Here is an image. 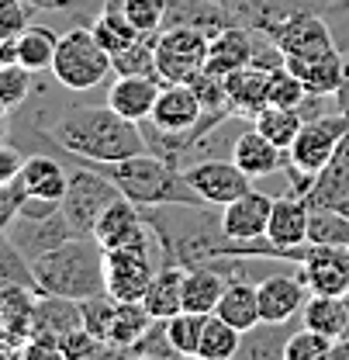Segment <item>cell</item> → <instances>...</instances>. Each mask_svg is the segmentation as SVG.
Wrapping results in <instances>:
<instances>
[{
	"label": "cell",
	"mask_w": 349,
	"mask_h": 360,
	"mask_svg": "<svg viewBox=\"0 0 349 360\" xmlns=\"http://www.w3.org/2000/svg\"><path fill=\"white\" fill-rule=\"evenodd\" d=\"M48 139L84 163H114V160H125V156L149 149L142 125L121 118L107 104H100V108L97 104L66 108L52 122Z\"/></svg>",
	"instance_id": "1"
},
{
	"label": "cell",
	"mask_w": 349,
	"mask_h": 360,
	"mask_svg": "<svg viewBox=\"0 0 349 360\" xmlns=\"http://www.w3.org/2000/svg\"><path fill=\"white\" fill-rule=\"evenodd\" d=\"M100 174L114 180V187L135 201L138 208H152V205H208L201 201V194L187 184L183 170H176L170 160H163L159 153L145 149L114 163H90Z\"/></svg>",
	"instance_id": "2"
},
{
	"label": "cell",
	"mask_w": 349,
	"mask_h": 360,
	"mask_svg": "<svg viewBox=\"0 0 349 360\" xmlns=\"http://www.w3.org/2000/svg\"><path fill=\"white\" fill-rule=\"evenodd\" d=\"M32 274L42 295L87 302L104 291V250L93 236H73L52 253L32 260Z\"/></svg>",
	"instance_id": "3"
},
{
	"label": "cell",
	"mask_w": 349,
	"mask_h": 360,
	"mask_svg": "<svg viewBox=\"0 0 349 360\" xmlns=\"http://www.w3.org/2000/svg\"><path fill=\"white\" fill-rule=\"evenodd\" d=\"M346 132H349V122L339 111L308 118L305 125H301L298 139H294L291 149H287V167H284V174L291 180L294 194L305 198L308 191H311V180L318 177V170L332 160V153L339 149V142H343Z\"/></svg>",
	"instance_id": "4"
},
{
	"label": "cell",
	"mask_w": 349,
	"mask_h": 360,
	"mask_svg": "<svg viewBox=\"0 0 349 360\" xmlns=\"http://www.w3.org/2000/svg\"><path fill=\"white\" fill-rule=\"evenodd\" d=\"M114 73L111 52L93 39L90 25H77L66 35H59V49L52 59V77L66 90H93Z\"/></svg>",
	"instance_id": "5"
},
{
	"label": "cell",
	"mask_w": 349,
	"mask_h": 360,
	"mask_svg": "<svg viewBox=\"0 0 349 360\" xmlns=\"http://www.w3.org/2000/svg\"><path fill=\"white\" fill-rule=\"evenodd\" d=\"M159 264H163L159 243L104 250V291L114 295L118 302H142Z\"/></svg>",
	"instance_id": "6"
},
{
	"label": "cell",
	"mask_w": 349,
	"mask_h": 360,
	"mask_svg": "<svg viewBox=\"0 0 349 360\" xmlns=\"http://www.w3.org/2000/svg\"><path fill=\"white\" fill-rule=\"evenodd\" d=\"M121 198V191L114 187V180L100 174L97 167H80L70 174L66 194H62V215L70 219L77 236H93L97 219Z\"/></svg>",
	"instance_id": "7"
},
{
	"label": "cell",
	"mask_w": 349,
	"mask_h": 360,
	"mask_svg": "<svg viewBox=\"0 0 349 360\" xmlns=\"http://www.w3.org/2000/svg\"><path fill=\"white\" fill-rule=\"evenodd\" d=\"M211 35L190 25H173L156 35V73L163 84H187L208 66Z\"/></svg>",
	"instance_id": "8"
},
{
	"label": "cell",
	"mask_w": 349,
	"mask_h": 360,
	"mask_svg": "<svg viewBox=\"0 0 349 360\" xmlns=\"http://www.w3.org/2000/svg\"><path fill=\"white\" fill-rule=\"evenodd\" d=\"M270 35L277 49L284 52V63L291 59H318V56H329V52H343L336 42V32H332V21L318 11H301V14H291L287 21L273 25Z\"/></svg>",
	"instance_id": "9"
},
{
	"label": "cell",
	"mask_w": 349,
	"mask_h": 360,
	"mask_svg": "<svg viewBox=\"0 0 349 360\" xmlns=\"http://www.w3.org/2000/svg\"><path fill=\"white\" fill-rule=\"evenodd\" d=\"M183 177L201 194V201H208L215 208L232 205L235 198H242L253 187V177L235 160H197V163L183 167Z\"/></svg>",
	"instance_id": "10"
},
{
	"label": "cell",
	"mask_w": 349,
	"mask_h": 360,
	"mask_svg": "<svg viewBox=\"0 0 349 360\" xmlns=\"http://www.w3.org/2000/svg\"><path fill=\"white\" fill-rule=\"evenodd\" d=\"M298 277L305 281L308 295H336L349 291V250L346 246H318L308 243L305 257L298 260Z\"/></svg>",
	"instance_id": "11"
},
{
	"label": "cell",
	"mask_w": 349,
	"mask_h": 360,
	"mask_svg": "<svg viewBox=\"0 0 349 360\" xmlns=\"http://www.w3.org/2000/svg\"><path fill=\"white\" fill-rule=\"evenodd\" d=\"M93 239L100 243V250H121V246H152L156 236L145 222L142 208L129 201L125 194L97 219L93 225Z\"/></svg>",
	"instance_id": "12"
},
{
	"label": "cell",
	"mask_w": 349,
	"mask_h": 360,
	"mask_svg": "<svg viewBox=\"0 0 349 360\" xmlns=\"http://www.w3.org/2000/svg\"><path fill=\"white\" fill-rule=\"evenodd\" d=\"M4 236L28 257V260H39L45 253H52L55 246H62L66 239H73L77 232H73V225L70 219L62 215V208L59 212H52V215H45V219H28V215H14L11 225L4 229Z\"/></svg>",
	"instance_id": "13"
},
{
	"label": "cell",
	"mask_w": 349,
	"mask_h": 360,
	"mask_svg": "<svg viewBox=\"0 0 349 360\" xmlns=\"http://www.w3.org/2000/svg\"><path fill=\"white\" fill-rule=\"evenodd\" d=\"M256 295H260L263 322H291L294 315H301L308 302V288L298 277V270L294 274H284V270L266 274L256 284Z\"/></svg>",
	"instance_id": "14"
},
{
	"label": "cell",
	"mask_w": 349,
	"mask_h": 360,
	"mask_svg": "<svg viewBox=\"0 0 349 360\" xmlns=\"http://www.w3.org/2000/svg\"><path fill=\"white\" fill-rule=\"evenodd\" d=\"M270 212H273V198L256 191V187H249L242 198H235L232 205L221 208V229H225L228 239H239V243L266 239Z\"/></svg>",
	"instance_id": "15"
},
{
	"label": "cell",
	"mask_w": 349,
	"mask_h": 360,
	"mask_svg": "<svg viewBox=\"0 0 349 360\" xmlns=\"http://www.w3.org/2000/svg\"><path fill=\"white\" fill-rule=\"evenodd\" d=\"M204 104L197 97V90L190 84H163L159 97H156V108L149 115V125L159 129V132H183L190 125H197L204 118Z\"/></svg>",
	"instance_id": "16"
},
{
	"label": "cell",
	"mask_w": 349,
	"mask_h": 360,
	"mask_svg": "<svg viewBox=\"0 0 349 360\" xmlns=\"http://www.w3.org/2000/svg\"><path fill=\"white\" fill-rule=\"evenodd\" d=\"M225 94H228L232 118L256 122V115L270 104V70L253 63V66H242V70L228 73L225 77Z\"/></svg>",
	"instance_id": "17"
},
{
	"label": "cell",
	"mask_w": 349,
	"mask_h": 360,
	"mask_svg": "<svg viewBox=\"0 0 349 360\" xmlns=\"http://www.w3.org/2000/svg\"><path fill=\"white\" fill-rule=\"evenodd\" d=\"M305 198L311 208H339V212L349 215V132L343 135L332 160L318 170V177L311 180V191Z\"/></svg>",
	"instance_id": "18"
},
{
	"label": "cell",
	"mask_w": 349,
	"mask_h": 360,
	"mask_svg": "<svg viewBox=\"0 0 349 360\" xmlns=\"http://www.w3.org/2000/svg\"><path fill=\"white\" fill-rule=\"evenodd\" d=\"M308 219H311V205L301 194H284L273 198V212L266 225V239L280 250H298L308 243Z\"/></svg>",
	"instance_id": "19"
},
{
	"label": "cell",
	"mask_w": 349,
	"mask_h": 360,
	"mask_svg": "<svg viewBox=\"0 0 349 360\" xmlns=\"http://www.w3.org/2000/svg\"><path fill=\"white\" fill-rule=\"evenodd\" d=\"M159 90H163L159 77H118L107 87V108H114L121 118L142 125V122H149Z\"/></svg>",
	"instance_id": "20"
},
{
	"label": "cell",
	"mask_w": 349,
	"mask_h": 360,
	"mask_svg": "<svg viewBox=\"0 0 349 360\" xmlns=\"http://www.w3.org/2000/svg\"><path fill=\"white\" fill-rule=\"evenodd\" d=\"M84 326V309L73 298H59V295H42L35 298V312H32V336H42L59 343L66 333Z\"/></svg>",
	"instance_id": "21"
},
{
	"label": "cell",
	"mask_w": 349,
	"mask_h": 360,
	"mask_svg": "<svg viewBox=\"0 0 349 360\" xmlns=\"http://www.w3.org/2000/svg\"><path fill=\"white\" fill-rule=\"evenodd\" d=\"M232 160H235L249 177H270V174H277V170L284 167L287 153H284L280 146H273V142L253 125V129H246L242 135H235V142H232Z\"/></svg>",
	"instance_id": "22"
},
{
	"label": "cell",
	"mask_w": 349,
	"mask_h": 360,
	"mask_svg": "<svg viewBox=\"0 0 349 360\" xmlns=\"http://www.w3.org/2000/svg\"><path fill=\"white\" fill-rule=\"evenodd\" d=\"M218 319H225L228 326H235L239 333H249L256 322H263L260 315V295H256V281H228L225 295H221Z\"/></svg>",
	"instance_id": "23"
},
{
	"label": "cell",
	"mask_w": 349,
	"mask_h": 360,
	"mask_svg": "<svg viewBox=\"0 0 349 360\" xmlns=\"http://www.w3.org/2000/svg\"><path fill=\"white\" fill-rule=\"evenodd\" d=\"M225 277L211 264H197L187 267L183 274V309L187 312H201V315H215L221 295H225Z\"/></svg>",
	"instance_id": "24"
},
{
	"label": "cell",
	"mask_w": 349,
	"mask_h": 360,
	"mask_svg": "<svg viewBox=\"0 0 349 360\" xmlns=\"http://www.w3.org/2000/svg\"><path fill=\"white\" fill-rule=\"evenodd\" d=\"M183 274L187 267H180V264H159L145 298H142V305L149 309L152 319H170V315L183 312Z\"/></svg>",
	"instance_id": "25"
},
{
	"label": "cell",
	"mask_w": 349,
	"mask_h": 360,
	"mask_svg": "<svg viewBox=\"0 0 349 360\" xmlns=\"http://www.w3.org/2000/svg\"><path fill=\"white\" fill-rule=\"evenodd\" d=\"M90 32H93V39L104 45L111 56L121 52V49H129V45L138 39V32H135V25L129 21L121 0H104L100 11H97L93 21H90Z\"/></svg>",
	"instance_id": "26"
},
{
	"label": "cell",
	"mask_w": 349,
	"mask_h": 360,
	"mask_svg": "<svg viewBox=\"0 0 349 360\" xmlns=\"http://www.w3.org/2000/svg\"><path fill=\"white\" fill-rule=\"evenodd\" d=\"M284 66H291L311 94H336L343 84V73H346V52H329L318 59H291Z\"/></svg>",
	"instance_id": "27"
},
{
	"label": "cell",
	"mask_w": 349,
	"mask_h": 360,
	"mask_svg": "<svg viewBox=\"0 0 349 360\" xmlns=\"http://www.w3.org/2000/svg\"><path fill=\"white\" fill-rule=\"evenodd\" d=\"M21 180H25V191L32 198L59 201V205H62V194H66V184H70V177L62 174V167L52 156H28L25 167H21Z\"/></svg>",
	"instance_id": "28"
},
{
	"label": "cell",
	"mask_w": 349,
	"mask_h": 360,
	"mask_svg": "<svg viewBox=\"0 0 349 360\" xmlns=\"http://www.w3.org/2000/svg\"><path fill=\"white\" fill-rule=\"evenodd\" d=\"M55 49H59V35L52 28H42V25H28L18 39H14V56L25 70L32 73H42V70H52V59H55Z\"/></svg>",
	"instance_id": "29"
},
{
	"label": "cell",
	"mask_w": 349,
	"mask_h": 360,
	"mask_svg": "<svg viewBox=\"0 0 349 360\" xmlns=\"http://www.w3.org/2000/svg\"><path fill=\"white\" fill-rule=\"evenodd\" d=\"M152 322H156V319L149 315V309H145L142 302H118L111 333H107V347L118 350V354H125L129 347H135V343L145 336V329H149Z\"/></svg>",
	"instance_id": "30"
},
{
	"label": "cell",
	"mask_w": 349,
	"mask_h": 360,
	"mask_svg": "<svg viewBox=\"0 0 349 360\" xmlns=\"http://www.w3.org/2000/svg\"><path fill=\"white\" fill-rule=\"evenodd\" d=\"M287 340H291L287 322H256L249 333H242L239 357H246V360H284Z\"/></svg>",
	"instance_id": "31"
},
{
	"label": "cell",
	"mask_w": 349,
	"mask_h": 360,
	"mask_svg": "<svg viewBox=\"0 0 349 360\" xmlns=\"http://www.w3.org/2000/svg\"><path fill=\"white\" fill-rule=\"evenodd\" d=\"M343 322H346L343 298H336V295H308L305 309H301V326L315 329V333H325V336H332L339 343Z\"/></svg>",
	"instance_id": "32"
},
{
	"label": "cell",
	"mask_w": 349,
	"mask_h": 360,
	"mask_svg": "<svg viewBox=\"0 0 349 360\" xmlns=\"http://www.w3.org/2000/svg\"><path fill=\"white\" fill-rule=\"evenodd\" d=\"M256 129H260L273 146H280L284 153L291 149V142L298 139L301 132V125H305V118H301V111L298 108H280V104H266L260 115H256V122H253Z\"/></svg>",
	"instance_id": "33"
},
{
	"label": "cell",
	"mask_w": 349,
	"mask_h": 360,
	"mask_svg": "<svg viewBox=\"0 0 349 360\" xmlns=\"http://www.w3.org/2000/svg\"><path fill=\"white\" fill-rule=\"evenodd\" d=\"M239 347H242V333L235 326H228L218 315H208L204 322V333H201V360H232L239 357Z\"/></svg>",
	"instance_id": "34"
},
{
	"label": "cell",
	"mask_w": 349,
	"mask_h": 360,
	"mask_svg": "<svg viewBox=\"0 0 349 360\" xmlns=\"http://www.w3.org/2000/svg\"><path fill=\"white\" fill-rule=\"evenodd\" d=\"M204 322H208V315L187 312V309L170 315V319H163V326H166V340H170V347L176 350V357H197Z\"/></svg>",
	"instance_id": "35"
},
{
	"label": "cell",
	"mask_w": 349,
	"mask_h": 360,
	"mask_svg": "<svg viewBox=\"0 0 349 360\" xmlns=\"http://www.w3.org/2000/svg\"><path fill=\"white\" fill-rule=\"evenodd\" d=\"M118 77H159L156 73V35H138L129 49L111 56Z\"/></svg>",
	"instance_id": "36"
},
{
	"label": "cell",
	"mask_w": 349,
	"mask_h": 360,
	"mask_svg": "<svg viewBox=\"0 0 349 360\" xmlns=\"http://www.w3.org/2000/svg\"><path fill=\"white\" fill-rule=\"evenodd\" d=\"M308 243L318 246H346L349 250V215L339 208H311Z\"/></svg>",
	"instance_id": "37"
},
{
	"label": "cell",
	"mask_w": 349,
	"mask_h": 360,
	"mask_svg": "<svg viewBox=\"0 0 349 360\" xmlns=\"http://www.w3.org/2000/svg\"><path fill=\"white\" fill-rule=\"evenodd\" d=\"M4 288H35V274H32V260L7 239L0 236V291ZM39 291V288H35Z\"/></svg>",
	"instance_id": "38"
},
{
	"label": "cell",
	"mask_w": 349,
	"mask_h": 360,
	"mask_svg": "<svg viewBox=\"0 0 349 360\" xmlns=\"http://www.w3.org/2000/svg\"><path fill=\"white\" fill-rule=\"evenodd\" d=\"M311 94L308 84L291 70V66H273L270 70V104H280V108H301L305 97Z\"/></svg>",
	"instance_id": "39"
},
{
	"label": "cell",
	"mask_w": 349,
	"mask_h": 360,
	"mask_svg": "<svg viewBox=\"0 0 349 360\" xmlns=\"http://www.w3.org/2000/svg\"><path fill=\"white\" fill-rule=\"evenodd\" d=\"M332 350H336V340L332 336L301 326L298 333H291V340L284 347V360H325V357H332Z\"/></svg>",
	"instance_id": "40"
},
{
	"label": "cell",
	"mask_w": 349,
	"mask_h": 360,
	"mask_svg": "<svg viewBox=\"0 0 349 360\" xmlns=\"http://www.w3.org/2000/svg\"><path fill=\"white\" fill-rule=\"evenodd\" d=\"M166 4L170 0H121L138 35H159L166 28Z\"/></svg>",
	"instance_id": "41"
},
{
	"label": "cell",
	"mask_w": 349,
	"mask_h": 360,
	"mask_svg": "<svg viewBox=\"0 0 349 360\" xmlns=\"http://www.w3.org/2000/svg\"><path fill=\"white\" fill-rule=\"evenodd\" d=\"M28 94H32V70H25L21 63L0 66V108L4 111L25 104Z\"/></svg>",
	"instance_id": "42"
},
{
	"label": "cell",
	"mask_w": 349,
	"mask_h": 360,
	"mask_svg": "<svg viewBox=\"0 0 349 360\" xmlns=\"http://www.w3.org/2000/svg\"><path fill=\"white\" fill-rule=\"evenodd\" d=\"M80 309H84V326H87L97 340L107 343V333H111V322H114L118 298L107 295V291H100V295H93V298H87V302H80Z\"/></svg>",
	"instance_id": "43"
},
{
	"label": "cell",
	"mask_w": 349,
	"mask_h": 360,
	"mask_svg": "<svg viewBox=\"0 0 349 360\" xmlns=\"http://www.w3.org/2000/svg\"><path fill=\"white\" fill-rule=\"evenodd\" d=\"M32 11L28 0H0V42H14L32 25Z\"/></svg>",
	"instance_id": "44"
},
{
	"label": "cell",
	"mask_w": 349,
	"mask_h": 360,
	"mask_svg": "<svg viewBox=\"0 0 349 360\" xmlns=\"http://www.w3.org/2000/svg\"><path fill=\"white\" fill-rule=\"evenodd\" d=\"M125 354L131 357H176V350L170 347V340H166V326H163V319H156L149 329H145V336L129 347Z\"/></svg>",
	"instance_id": "45"
},
{
	"label": "cell",
	"mask_w": 349,
	"mask_h": 360,
	"mask_svg": "<svg viewBox=\"0 0 349 360\" xmlns=\"http://www.w3.org/2000/svg\"><path fill=\"white\" fill-rule=\"evenodd\" d=\"M21 167H25V156L18 149H11V146L0 142V187L11 184L14 177H21Z\"/></svg>",
	"instance_id": "46"
},
{
	"label": "cell",
	"mask_w": 349,
	"mask_h": 360,
	"mask_svg": "<svg viewBox=\"0 0 349 360\" xmlns=\"http://www.w3.org/2000/svg\"><path fill=\"white\" fill-rule=\"evenodd\" d=\"M35 11H59V14H77V11H84L90 4H97V0H28Z\"/></svg>",
	"instance_id": "47"
},
{
	"label": "cell",
	"mask_w": 349,
	"mask_h": 360,
	"mask_svg": "<svg viewBox=\"0 0 349 360\" xmlns=\"http://www.w3.org/2000/svg\"><path fill=\"white\" fill-rule=\"evenodd\" d=\"M336 111L349 122V56H346V73H343V84L336 90Z\"/></svg>",
	"instance_id": "48"
},
{
	"label": "cell",
	"mask_w": 349,
	"mask_h": 360,
	"mask_svg": "<svg viewBox=\"0 0 349 360\" xmlns=\"http://www.w3.org/2000/svg\"><path fill=\"white\" fill-rule=\"evenodd\" d=\"M343 309H346V322H343V336H339L332 357H349V291L343 295Z\"/></svg>",
	"instance_id": "49"
},
{
	"label": "cell",
	"mask_w": 349,
	"mask_h": 360,
	"mask_svg": "<svg viewBox=\"0 0 349 360\" xmlns=\"http://www.w3.org/2000/svg\"><path fill=\"white\" fill-rule=\"evenodd\" d=\"M4 115H7V111H4V108H0V142H4V139H7V118H4Z\"/></svg>",
	"instance_id": "50"
},
{
	"label": "cell",
	"mask_w": 349,
	"mask_h": 360,
	"mask_svg": "<svg viewBox=\"0 0 349 360\" xmlns=\"http://www.w3.org/2000/svg\"><path fill=\"white\" fill-rule=\"evenodd\" d=\"M346 11H349V4H346Z\"/></svg>",
	"instance_id": "51"
},
{
	"label": "cell",
	"mask_w": 349,
	"mask_h": 360,
	"mask_svg": "<svg viewBox=\"0 0 349 360\" xmlns=\"http://www.w3.org/2000/svg\"><path fill=\"white\" fill-rule=\"evenodd\" d=\"M221 4H225V0H221Z\"/></svg>",
	"instance_id": "52"
}]
</instances>
